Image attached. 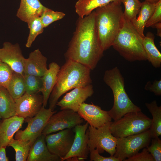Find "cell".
<instances>
[{
	"label": "cell",
	"instance_id": "3957f363",
	"mask_svg": "<svg viewBox=\"0 0 161 161\" xmlns=\"http://www.w3.org/2000/svg\"><path fill=\"white\" fill-rule=\"evenodd\" d=\"M121 3L111 2L95 10L98 38L104 51L112 46L122 25L124 17Z\"/></svg>",
	"mask_w": 161,
	"mask_h": 161
},
{
	"label": "cell",
	"instance_id": "484cf974",
	"mask_svg": "<svg viewBox=\"0 0 161 161\" xmlns=\"http://www.w3.org/2000/svg\"><path fill=\"white\" fill-rule=\"evenodd\" d=\"M145 105L152 117L149 128L152 138L159 137L161 135V106H157L156 100Z\"/></svg>",
	"mask_w": 161,
	"mask_h": 161
},
{
	"label": "cell",
	"instance_id": "9c48e42d",
	"mask_svg": "<svg viewBox=\"0 0 161 161\" xmlns=\"http://www.w3.org/2000/svg\"><path fill=\"white\" fill-rule=\"evenodd\" d=\"M111 122L97 128L89 126V149H96L99 154L105 151L110 156L114 155L116 151L117 139L109 129Z\"/></svg>",
	"mask_w": 161,
	"mask_h": 161
},
{
	"label": "cell",
	"instance_id": "74e56055",
	"mask_svg": "<svg viewBox=\"0 0 161 161\" xmlns=\"http://www.w3.org/2000/svg\"><path fill=\"white\" fill-rule=\"evenodd\" d=\"M145 89L154 93L157 96L161 95V80H155L152 84L150 81H148L144 87Z\"/></svg>",
	"mask_w": 161,
	"mask_h": 161
},
{
	"label": "cell",
	"instance_id": "60d3db41",
	"mask_svg": "<svg viewBox=\"0 0 161 161\" xmlns=\"http://www.w3.org/2000/svg\"><path fill=\"white\" fill-rule=\"evenodd\" d=\"M147 0L148 1H149L150 2L154 3H156L157 2H158L160 0Z\"/></svg>",
	"mask_w": 161,
	"mask_h": 161
},
{
	"label": "cell",
	"instance_id": "8fae6325",
	"mask_svg": "<svg viewBox=\"0 0 161 161\" xmlns=\"http://www.w3.org/2000/svg\"><path fill=\"white\" fill-rule=\"evenodd\" d=\"M89 123L75 126L74 141L70 151L61 161H84L87 159L89 153L88 146L89 139Z\"/></svg>",
	"mask_w": 161,
	"mask_h": 161
},
{
	"label": "cell",
	"instance_id": "ba28073f",
	"mask_svg": "<svg viewBox=\"0 0 161 161\" xmlns=\"http://www.w3.org/2000/svg\"><path fill=\"white\" fill-rule=\"evenodd\" d=\"M56 111L42 106L38 114L32 117L24 118V122L27 123V127L24 130H19L16 133L15 139L29 141L32 145L36 139L42 134L43 131L50 117Z\"/></svg>",
	"mask_w": 161,
	"mask_h": 161
},
{
	"label": "cell",
	"instance_id": "e575fe53",
	"mask_svg": "<svg viewBox=\"0 0 161 161\" xmlns=\"http://www.w3.org/2000/svg\"><path fill=\"white\" fill-rule=\"evenodd\" d=\"M124 161H154L151 154L146 147L144 148L141 152L125 159Z\"/></svg>",
	"mask_w": 161,
	"mask_h": 161
},
{
	"label": "cell",
	"instance_id": "5bb4252c",
	"mask_svg": "<svg viewBox=\"0 0 161 161\" xmlns=\"http://www.w3.org/2000/svg\"><path fill=\"white\" fill-rule=\"evenodd\" d=\"M25 58L18 44L5 42L0 48V60L7 64L15 72L24 75Z\"/></svg>",
	"mask_w": 161,
	"mask_h": 161
},
{
	"label": "cell",
	"instance_id": "4dcf8cb0",
	"mask_svg": "<svg viewBox=\"0 0 161 161\" xmlns=\"http://www.w3.org/2000/svg\"><path fill=\"white\" fill-rule=\"evenodd\" d=\"M25 93L28 94L38 93L42 87V77L30 75H24Z\"/></svg>",
	"mask_w": 161,
	"mask_h": 161
},
{
	"label": "cell",
	"instance_id": "2e32d148",
	"mask_svg": "<svg viewBox=\"0 0 161 161\" xmlns=\"http://www.w3.org/2000/svg\"><path fill=\"white\" fill-rule=\"evenodd\" d=\"M93 93V86L91 84L84 87L75 88L66 93L58 102L56 105L60 107L61 110L70 109L77 112L80 104Z\"/></svg>",
	"mask_w": 161,
	"mask_h": 161
},
{
	"label": "cell",
	"instance_id": "44dd1931",
	"mask_svg": "<svg viewBox=\"0 0 161 161\" xmlns=\"http://www.w3.org/2000/svg\"><path fill=\"white\" fill-rule=\"evenodd\" d=\"M60 67L56 63L52 62L49 65V69L42 77V84L40 92L43 96V106L47 105L50 95L56 83Z\"/></svg>",
	"mask_w": 161,
	"mask_h": 161
},
{
	"label": "cell",
	"instance_id": "7402d4cb",
	"mask_svg": "<svg viewBox=\"0 0 161 161\" xmlns=\"http://www.w3.org/2000/svg\"><path fill=\"white\" fill-rule=\"evenodd\" d=\"M156 4V3L145 0L142 2L138 16L131 21L134 28L143 38L145 36L144 34V28L154 11Z\"/></svg>",
	"mask_w": 161,
	"mask_h": 161
},
{
	"label": "cell",
	"instance_id": "52a82bcc",
	"mask_svg": "<svg viewBox=\"0 0 161 161\" xmlns=\"http://www.w3.org/2000/svg\"><path fill=\"white\" fill-rule=\"evenodd\" d=\"M151 138L149 129L138 134L116 137V151L113 156L120 161H124L149 145Z\"/></svg>",
	"mask_w": 161,
	"mask_h": 161
},
{
	"label": "cell",
	"instance_id": "6da1fadb",
	"mask_svg": "<svg viewBox=\"0 0 161 161\" xmlns=\"http://www.w3.org/2000/svg\"><path fill=\"white\" fill-rule=\"evenodd\" d=\"M103 51L97 32L95 10L83 18L79 17L64 54L66 59L80 63L92 70L102 57Z\"/></svg>",
	"mask_w": 161,
	"mask_h": 161
},
{
	"label": "cell",
	"instance_id": "f35d334b",
	"mask_svg": "<svg viewBox=\"0 0 161 161\" xmlns=\"http://www.w3.org/2000/svg\"><path fill=\"white\" fill-rule=\"evenodd\" d=\"M6 148L4 147L0 148V161H9L8 158L6 156Z\"/></svg>",
	"mask_w": 161,
	"mask_h": 161
},
{
	"label": "cell",
	"instance_id": "83f0119b",
	"mask_svg": "<svg viewBox=\"0 0 161 161\" xmlns=\"http://www.w3.org/2000/svg\"><path fill=\"white\" fill-rule=\"evenodd\" d=\"M32 144L29 141H25L14 139L12 140L8 146L12 147L15 151L16 161H26Z\"/></svg>",
	"mask_w": 161,
	"mask_h": 161
},
{
	"label": "cell",
	"instance_id": "603a6c76",
	"mask_svg": "<svg viewBox=\"0 0 161 161\" xmlns=\"http://www.w3.org/2000/svg\"><path fill=\"white\" fill-rule=\"evenodd\" d=\"M154 38L153 34L148 32L143 38V44L147 60L154 67L159 68L161 66V54L154 44Z\"/></svg>",
	"mask_w": 161,
	"mask_h": 161
},
{
	"label": "cell",
	"instance_id": "d6a6232c",
	"mask_svg": "<svg viewBox=\"0 0 161 161\" xmlns=\"http://www.w3.org/2000/svg\"><path fill=\"white\" fill-rule=\"evenodd\" d=\"M13 72L7 64L0 60V85L7 88Z\"/></svg>",
	"mask_w": 161,
	"mask_h": 161
},
{
	"label": "cell",
	"instance_id": "f1b7e54d",
	"mask_svg": "<svg viewBox=\"0 0 161 161\" xmlns=\"http://www.w3.org/2000/svg\"><path fill=\"white\" fill-rule=\"evenodd\" d=\"M27 23L30 31L25 46L27 48H30L36 37L43 32L44 28L40 17L33 18Z\"/></svg>",
	"mask_w": 161,
	"mask_h": 161
},
{
	"label": "cell",
	"instance_id": "836d02e7",
	"mask_svg": "<svg viewBox=\"0 0 161 161\" xmlns=\"http://www.w3.org/2000/svg\"><path fill=\"white\" fill-rule=\"evenodd\" d=\"M151 144L146 148L154 161H161V140L159 137L152 138Z\"/></svg>",
	"mask_w": 161,
	"mask_h": 161
},
{
	"label": "cell",
	"instance_id": "b9f144b4",
	"mask_svg": "<svg viewBox=\"0 0 161 161\" xmlns=\"http://www.w3.org/2000/svg\"><path fill=\"white\" fill-rule=\"evenodd\" d=\"M1 119H2V118L0 114V121L1 120Z\"/></svg>",
	"mask_w": 161,
	"mask_h": 161
},
{
	"label": "cell",
	"instance_id": "ab89813d",
	"mask_svg": "<svg viewBox=\"0 0 161 161\" xmlns=\"http://www.w3.org/2000/svg\"><path fill=\"white\" fill-rule=\"evenodd\" d=\"M154 27L157 29V35L160 37L161 36V21L158 22L154 25L152 27Z\"/></svg>",
	"mask_w": 161,
	"mask_h": 161
},
{
	"label": "cell",
	"instance_id": "e0dca14e",
	"mask_svg": "<svg viewBox=\"0 0 161 161\" xmlns=\"http://www.w3.org/2000/svg\"><path fill=\"white\" fill-rule=\"evenodd\" d=\"M24 118L15 115L0 121V148L6 147L15 134L22 127Z\"/></svg>",
	"mask_w": 161,
	"mask_h": 161
},
{
	"label": "cell",
	"instance_id": "7c38bea8",
	"mask_svg": "<svg viewBox=\"0 0 161 161\" xmlns=\"http://www.w3.org/2000/svg\"><path fill=\"white\" fill-rule=\"evenodd\" d=\"M74 137L73 129H67L56 134L47 135L45 139L49 152L58 157L61 161L70 151Z\"/></svg>",
	"mask_w": 161,
	"mask_h": 161
},
{
	"label": "cell",
	"instance_id": "ffe728a7",
	"mask_svg": "<svg viewBox=\"0 0 161 161\" xmlns=\"http://www.w3.org/2000/svg\"><path fill=\"white\" fill-rule=\"evenodd\" d=\"M47 8L39 0H21L16 16L21 21L27 23L30 19L40 17Z\"/></svg>",
	"mask_w": 161,
	"mask_h": 161
},
{
	"label": "cell",
	"instance_id": "d590c367",
	"mask_svg": "<svg viewBox=\"0 0 161 161\" xmlns=\"http://www.w3.org/2000/svg\"><path fill=\"white\" fill-rule=\"evenodd\" d=\"M161 21V0L156 3L155 8L153 14L148 21L146 27H152Z\"/></svg>",
	"mask_w": 161,
	"mask_h": 161
},
{
	"label": "cell",
	"instance_id": "30bf717a",
	"mask_svg": "<svg viewBox=\"0 0 161 161\" xmlns=\"http://www.w3.org/2000/svg\"><path fill=\"white\" fill-rule=\"evenodd\" d=\"M83 119L77 112L64 109L53 114L45 126L42 134L45 135L81 124Z\"/></svg>",
	"mask_w": 161,
	"mask_h": 161
},
{
	"label": "cell",
	"instance_id": "4fadbf2b",
	"mask_svg": "<svg viewBox=\"0 0 161 161\" xmlns=\"http://www.w3.org/2000/svg\"><path fill=\"white\" fill-rule=\"evenodd\" d=\"M14 100L16 115L25 118L33 117L38 114L43 106V95L38 93L30 94L25 92Z\"/></svg>",
	"mask_w": 161,
	"mask_h": 161
},
{
	"label": "cell",
	"instance_id": "7a4b0ae2",
	"mask_svg": "<svg viewBox=\"0 0 161 161\" xmlns=\"http://www.w3.org/2000/svg\"><path fill=\"white\" fill-rule=\"evenodd\" d=\"M91 70L83 64L67 59L60 68L56 83L49 97V108L54 111L60 97L68 91L91 84Z\"/></svg>",
	"mask_w": 161,
	"mask_h": 161
},
{
	"label": "cell",
	"instance_id": "d4e9b609",
	"mask_svg": "<svg viewBox=\"0 0 161 161\" xmlns=\"http://www.w3.org/2000/svg\"><path fill=\"white\" fill-rule=\"evenodd\" d=\"M0 114L2 119L16 115V103L7 89L0 85Z\"/></svg>",
	"mask_w": 161,
	"mask_h": 161
},
{
	"label": "cell",
	"instance_id": "f546056e",
	"mask_svg": "<svg viewBox=\"0 0 161 161\" xmlns=\"http://www.w3.org/2000/svg\"><path fill=\"white\" fill-rule=\"evenodd\" d=\"M125 7L124 18L131 21L137 17L140 11L142 2L139 0H121Z\"/></svg>",
	"mask_w": 161,
	"mask_h": 161
},
{
	"label": "cell",
	"instance_id": "9a60e30c",
	"mask_svg": "<svg viewBox=\"0 0 161 161\" xmlns=\"http://www.w3.org/2000/svg\"><path fill=\"white\" fill-rule=\"evenodd\" d=\"M77 112L90 126L96 128L112 121L108 111L102 110L100 107L92 103L91 104L82 103Z\"/></svg>",
	"mask_w": 161,
	"mask_h": 161
},
{
	"label": "cell",
	"instance_id": "8992f818",
	"mask_svg": "<svg viewBox=\"0 0 161 161\" xmlns=\"http://www.w3.org/2000/svg\"><path fill=\"white\" fill-rule=\"evenodd\" d=\"M152 120L141 111L131 112L121 118L111 122L109 129L116 137H122L139 134L149 129Z\"/></svg>",
	"mask_w": 161,
	"mask_h": 161
},
{
	"label": "cell",
	"instance_id": "1f68e13d",
	"mask_svg": "<svg viewBox=\"0 0 161 161\" xmlns=\"http://www.w3.org/2000/svg\"><path fill=\"white\" fill-rule=\"evenodd\" d=\"M65 14L63 12L55 11L47 8L41 14L40 18L44 28L53 22L62 18Z\"/></svg>",
	"mask_w": 161,
	"mask_h": 161
},
{
	"label": "cell",
	"instance_id": "277c9868",
	"mask_svg": "<svg viewBox=\"0 0 161 161\" xmlns=\"http://www.w3.org/2000/svg\"><path fill=\"white\" fill-rule=\"evenodd\" d=\"M143 39L131 22L124 18L122 25L112 46L129 61H145L147 56L143 45Z\"/></svg>",
	"mask_w": 161,
	"mask_h": 161
},
{
	"label": "cell",
	"instance_id": "5b68a950",
	"mask_svg": "<svg viewBox=\"0 0 161 161\" xmlns=\"http://www.w3.org/2000/svg\"><path fill=\"white\" fill-rule=\"evenodd\" d=\"M103 80L111 89L113 94V106L108 113L114 121L126 114L141 111L132 102L126 92L124 78L117 67L105 71Z\"/></svg>",
	"mask_w": 161,
	"mask_h": 161
},
{
	"label": "cell",
	"instance_id": "cb8c5ba5",
	"mask_svg": "<svg viewBox=\"0 0 161 161\" xmlns=\"http://www.w3.org/2000/svg\"><path fill=\"white\" fill-rule=\"evenodd\" d=\"M121 0H78L75 5V11L79 17L83 18L90 14L97 7L111 2H121Z\"/></svg>",
	"mask_w": 161,
	"mask_h": 161
},
{
	"label": "cell",
	"instance_id": "8d00e7d4",
	"mask_svg": "<svg viewBox=\"0 0 161 161\" xmlns=\"http://www.w3.org/2000/svg\"><path fill=\"white\" fill-rule=\"evenodd\" d=\"M90 161H120L114 156L105 157L100 155L96 149L89 148Z\"/></svg>",
	"mask_w": 161,
	"mask_h": 161
},
{
	"label": "cell",
	"instance_id": "d6986e66",
	"mask_svg": "<svg viewBox=\"0 0 161 161\" xmlns=\"http://www.w3.org/2000/svg\"><path fill=\"white\" fill-rule=\"evenodd\" d=\"M45 137L42 134L36 139L31 147L27 161H61L58 157L48 150Z\"/></svg>",
	"mask_w": 161,
	"mask_h": 161
},
{
	"label": "cell",
	"instance_id": "ac0fdd59",
	"mask_svg": "<svg viewBox=\"0 0 161 161\" xmlns=\"http://www.w3.org/2000/svg\"><path fill=\"white\" fill-rule=\"evenodd\" d=\"M47 60L38 49L32 52L25 58L24 74L42 77L48 69Z\"/></svg>",
	"mask_w": 161,
	"mask_h": 161
},
{
	"label": "cell",
	"instance_id": "4316f807",
	"mask_svg": "<svg viewBox=\"0 0 161 161\" xmlns=\"http://www.w3.org/2000/svg\"><path fill=\"white\" fill-rule=\"evenodd\" d=\"M6 89L14 100L22 96L25 92L24 75L13 71Z\"/></svg>",
	"mask_w": 161,
	"mask_h": 161
}]
</instances>
